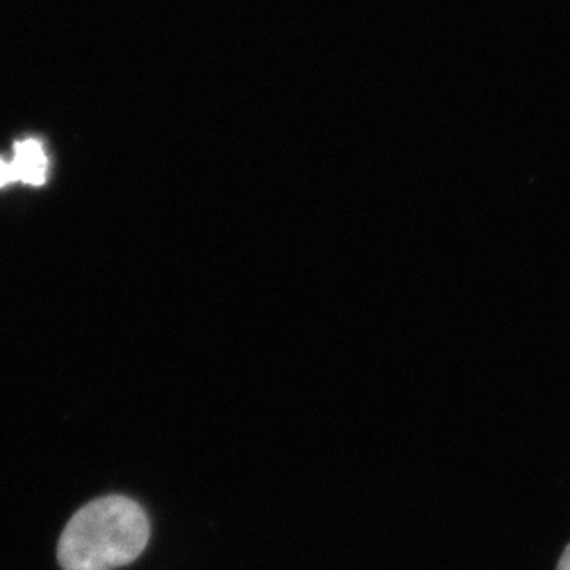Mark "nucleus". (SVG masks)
Returning <instances> with one entry per match:
<instances>
[{
    "instance_id": "obj_3",
    "label": "nucleus",
    "mask_w": 570,
    "mask_h": 570,
    "mask_svg": "<svg viewBox=\"0 0 570 570\" xmlns=\"http://www.w3.org/2000/svg\"><path fill=\"white\" fill-rule=\"evenodd\" d=\"M11 179H16V174H13V167L8 165V163L0 161V187H4L8 181Z\"/></svg>"
},
{
    "instance_id": "obj_2",
    "label": "nucleus",
    "mask_w": 570,
    "mask_h": 570,
    "mask_svg": "<svg viewBox=\"0 0 570 570\" xmlns=\"http://www.w3.org/2000/svg\"><path fill=\"white\" fill-rule=\"evenodd\" d=\"M11 167H13L16 179H22V181L32 185L43 184L47 161H45L41 146L33 142V140L21 142L17 146L16 161Z\"/></svg>"
},
{
    "instance_id": "obj_1",
    "label": "nucleus",
    "mask_w": 570,
    "mask_h": 570,
    "mask_svg": "<svg viewBox=\"0 0 570 570\" xmlns=\"http://www.w3.org/2000/svg\"><path fill=\"white\" fill-rule=\"evenodd\" d=\"M150 521L139 502L104 497L76 511L67 522L58 561L63 570H115L145 552Z\"/></svg>"
},
{
    "instance_id": "obj_4",
    "label": "nucleus",
    "mask_w": 570,
    "mask_h": 570,
    "mask_svg": "<svg viewBox=\"0 0 570 570\" xmlns=\"http://www.w3.org/2000/svg\"><path fill=\"white\" fill-rule=\"evenodd\" d=\"M558 570H570V544L567 547L566 552L561 556L560 566Z\"/></svg>"
}]
</instances>
